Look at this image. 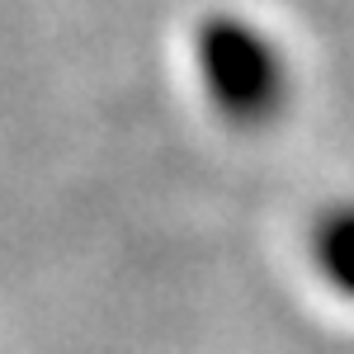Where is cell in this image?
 Wrapping results in <instances>:
<instances>
[{
    "label": "cell",
    "instance_id": "cell-1",
    "mask_svg": "<svg viewBox=\"0 0 354 354\" xmlns=\"http://www.w3.org/2000/svg\"><path fill=\"white\" fill-rule=\"evenodd\" d=\"M317 270L335 293L354 298V208H335L317 227Z\"/></svg>",
    "mask_w": 354,
    "mask_h": 354
}]
</instances>
